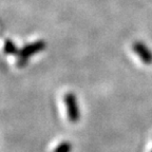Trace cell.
<instances>
[{"instance_id":"obj_1","label":"cell","mask_w":152,"mask_h":152,"mask_svg":"<svg viewBox=\"0 0 152 152\" xmlns=\"http://www.w3.org/2000/svg\"><path fill=\"white\" fill-rule=\"evenodd\" d=\"M45 48V41H36L31 45H28L18 53V60H17V66H22L26 64L28 58L32 55L36 54L39 51L43 50Z\"/></svg>"},{"instance_id":"obj_2","label":"cell","mask_w":152,"mask_h":152,"mask_svg":"<svg viewBox=\"0 0 152 152\" xmlns=\"http://www.w3.org/2000/svg\"><path fill=\"white\" fill-rule=\"evenodd\" d=\"M64 104L66 107V113H68V117L71 123H77L80 117V113H79V108L78 104H77V98L73 93H66L64 95Z\"/></svg>"},{"instance_id":"obj_3","label":"cell","mask_w":152,"mask_h":152,"mask_svg":"<svg viewBox=\"0 0 152 152\" xmlns=\"http://www.w3.org/2000/svg\"><path fill=\"white\" fill-rule=\"evenodd\" d=\"M132 49L140 57L142 62H144L145 64H152V53L150 52V50L145 43L140 42V41H136V42L133 43Z\"/></svg>"},{"instance_id":"obj_4","label":"cell","mask_w":152,"mask_h":152,"mask_svg":"<svg viewBox=\"0 0 152 152\" xmlns=\"http://www.w3.org/2000/svg\"><path fill=\"white\" fill-rule=\"evenodd\" d=\"M72 149V146L69 142H62L61 144L57 146L53 152H70Z\"/></svg>"},{"instance_id":"obj_5","label":"cell","mask_w":152,"mask_h":152,"mask_svg":"<svg viewBox=\"0 0 152 152\" xmlns=\"http://www.w3.org/2000/svg\"><path fill=\"white\" fill-rule=\"evenodd\" d=\"M4 52L7 54H17L18 53V50L16 49V47L14 45V43L11 40H7L4 45Z\"/></svg>"}]
</instances>
